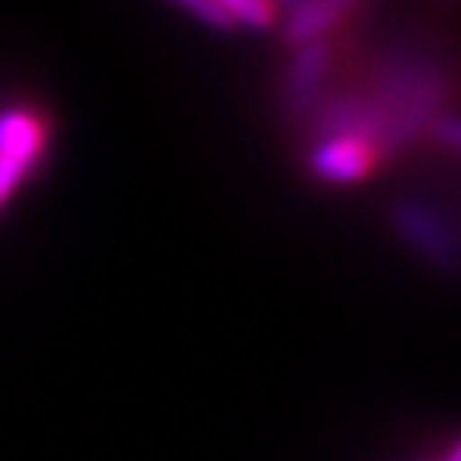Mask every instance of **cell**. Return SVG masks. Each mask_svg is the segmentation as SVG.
I'll return each instance as SVG.
<instances>
[{"label": "cell", "mask_w": 461, "mask_h": 461, "mask_svg": "<svg viewBox=\"0 0 461 461\" xmlns=\"http://www.w3.org/2000/svg\"><path fill=\"white\" fill-rule=\"evenodd\" d=\"M189 14H195L199 20H209L212 26H234L228 14V4H186Z\"/></svg>", "instance_id": "obj_5"}, {"label": "cell", "mask_w": 461, "mask_h": 461, "mask_svg": "<svg viewBox=\"0 0 461 461\" xmlns=\"http://www.w3.org/2000/svg\"><path fill=\"white\" fill-rule=\"evenodd\" d=\"M448 461H458V452H452V455H448Z\"/></svg>", "instance_id": "obj_7"}, {"label": "cell", "mask_w": 461, "mask_h": 461, "mask_svg": "<svg viewBox=\"0 0 461 461\" xmlns=\"http://www.w3.org/2000/svg\"><path fill=\"white\" fill-rule=\"evenodd\" d=\"M321 65H324V55H321V49H311L308 55L298 61L295 80H298V84H314L317 74H321Z\"/></svg>", "instance_id": "obj_6"}, {"label": "cell", "mask_w": 461, "mask_h": 461, "mask_svg": "<svg viewBox=\"0 0 461 461\" xmlns=\"http://www.w3.org/2000/svg\"><path fill=\"white\" fill-rule=\"evenodd\" d=\"M228 14L234 23H247V26H269L276 16L273 4H253V0H238V4H228Z\"/></svg>", "instance_id": "obj_4"}, {"label": "cell", "mask_w": 461, "mask_h": 461, "mask_svg": "<svg viewBox=\"0 0 461 461\" xmlns=\"http://www.w3.org/2000/svg\"><path fill=\"white\" fill-rule=\"evenodd\" d=\"M45 125L26 109H10L0 115V205L23 183L39 154L45 151Z\"/></svg>", "instance_id": "obj_1"}, {"label": "cell", "mask_w": 461, "mask_h": 461, "mask_svg": "<svg viewBox=\"0 0 461 461\" xmlns=\"http://www.w3.org/2000/svg\"><path fill=\"white\" fill-rule=\"evenodd\" d=\"M372 160H375V151L366 138L339 135V138L324 141L314 151V170L321 173V176H327V180L346 183V180H359V176H366Z\"/></svg>", "instance_id": "obj_2"}, {"label": "cell", "mask_w": 461, "mask_h": 461, "mask_svg": "<svg viewBox=\"0 0 461 461\" xmlns=\"http://www.w3.org/2000/svg\"><path fill=\"white\" fill-rule=\"evenodd\" d=\"M339 14H343L339 4H302V7H292V14H288V36H314L317 29L330 26Z\"/></svg>", "instance_id": "obj_3"}]
</instances>
